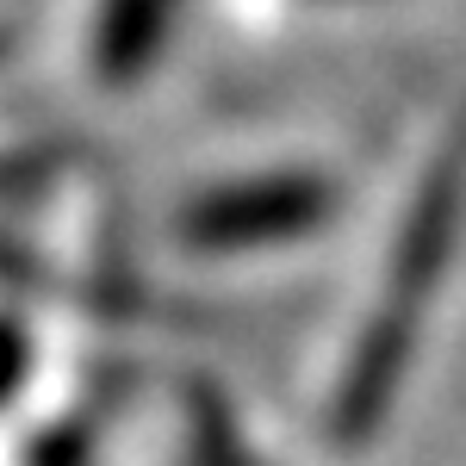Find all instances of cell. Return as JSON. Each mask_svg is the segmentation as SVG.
<instances>
[{
  "label": "cell",
  "instance_id": "obj_2",
  "mask_svg": "<svg viewBox=\"0 0 466 466\" xmlns=\"http://www.w3.org/2000/svg\"><path fill=\"white\" fill-rule=\"evenodd\" d=\"M168 6L175 0H112L106 6V25H100V69L112 81L137 75L156 56V44L168 32Z\"/></svg>",
  "mask_w": 466,
  "mask_h": 466
},
{
  "label": "cell",
  "instance_id": "obj_4",
  "mask_svg": "<svg viewBox=\"0 0 466 466\" xmlns=\"http://www.w3.org/2000/svg\"><path fill=\"white\" fill-rule=\"evenodd\" d=\"M13 187H25V168L19 162H0V193H13Z\"/></svg>",
  "mask_w": 466,
  "mask_h": 466
},
{
  "label": "cell",
  "instance_id": "obj_3",
  "mask_svg": "<svg viewBox=\"0 0 466 466\" xmlns=\"http://www.w3.org/2000/svg\"><path fill=\"white\" fill-rule=\"evenodd\" d=\"M19 380H25V336L13 323H0V398L13 392Z\"/></svg>",
  "mask_w": 466,
  "mask_h": 466
},
{
  "label": "cell",
  "instance_id": "obj_1",
  "mask_svg": "<svg viewBox=\"0 0 466 466\" xmlns=\"http://www.w3.org/2000/svg\"><path fill=\"white\" fill-rule=\"evenodd\" d=\"M329 218V187L305 175H280V180H243L206 193L180 212V237L193 249H261L280 237H305Z\"/></svg>",
  "mask_w": 466,
  "mask_h": 466
}]
</instances>
